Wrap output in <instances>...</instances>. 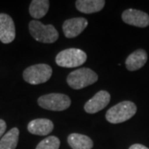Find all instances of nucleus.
<instances>
[{"label": "nucleus", "instance_id": "f257e3e1", "mask_svg": "<svg viewBox=\"0 0 149 149\" xmlns=\"http://www.w3.org/2000/svg\"><path fill=\"white\" fill-rule=\"evenodd\" d=\"M137 106L131 101H123L110 108L105 114L106 119L111 123H121L134 116Z\"/></svg>", "mask_w": 149, "mask_h": 149}, {"label": "nucleus", "instance_id": "f03ea898", "mask_svg": "<svg viewBox=\"0 0 149 149\" xmlns=\"http://www.w3.org/2000/svg\"><path fill=\"white\" fill-rule=\"evenodd\" d=\"M29 32L32 37L40 42L53 43L58 39L57 30L52 24L44 25L37 20L29 22Z\"/></svg>", "mask_w": 149, "mask_h": 149}, {"label": "nucleus", "instance_id": "7ed1b4c3", "mask_svg": "<svg viewBox=\"0 0 149 149\" xmlns=\"http://www.w3.org/2000/svg\"><path fill=\"white\" fill-rule=\"evenodd\" d=\"M87 60L85 52L77 48H69L59 52L56 57V62L59 66L74 68L83 65Z\"/></svg>", "mask_w": 149, "mask_h": 149}, {"label": "nucleus", "instance_id": "20e7f679", "mask_svg": "<svg viewBox=\"0 0 149 149\" xmlns=\"http://www.w3.org/2000/svg\"><path fill=\"white\" fill-rule=\"evenodd\" d=\"M66 80L70 87L80 90L95 83L98 80V74L89 68H80L70 73Z\"/></svg>", "mask_w": 149, "mask_h": 149}, {"label": "nucleus", "instance_id": "39448f33", "mask_svg": "<svg viewBox=\"0 0 149 149\" xmlns=\"http://www.w3.org/2000/svg\"><path fill=\"white\" fill-rule=\"evenodd\" d=\"M52 74V67L47 64H37L27 67L23 71V79L31 85H39L50 80Z\"/></svg>", "mask_w": 149, "mask_h": 149}, {"label": "nucleus", "instance_id": "423d86ee", "mask_svg": "<svg viewBox=\"0 0 149 149\" xmlns=\"http://www.w3.org/2000/svg\"><path fill=\"white\" fill-rule=\"evenodd\" d=\"M38 104L42 109L52 111H63L70 106V99L64 94L52 93L41 96L38 99Z\"/></svg>", "mask_w": 149, "mask_h": 149}, {"label": "nucleus", "instance_id": "0eeeda50", "mask_svg": "<svg viewBox=\"0 0 149 149\" xmlns=\"http://www.w3.org/2000/svg\"><path fill=\"white\" fill-rule=\"evenodd\" d=\"M16 37L13 18L6 13H0V41L4 44L12 42Z\"/></svg>", "mask_w": 149, "mask_h": 149}, {"label": "nucleus", "instance_id": "6e6552de", "mask_svg": "<svg viewBox=\"0 0 149 149\" xmlns=\"http://www.w3.org/2000/svg\"><path fill=\"white\" fill-rule=\"evenodd\" d=\"M123 21L128 25L138 27H146L149 25V15L143 11L129 8L122 14Z\"/></svg>", "mask_w": 149, "mask_h": 149}, {"label": "nucleus", "instance_id": "1a4fd4ad", "mask_svg": "<svg viewBox=\"0 0 149 149\" xmlns=\"http://www.w3.org/2000/svg\"><path fill=\"white\" fill-rule=\"evenodd\" d=\"M110 101V95L108 91H100L93 98L85 103V110L88 113H95L104 109Z\"/></svg>", "mask_w": 149, "mask_h": 149}, {"label": "nucleus", "instance_id": "9d476101", "mask_svg": "<svg viewBox=\"0 0 149 149\" xmlns=\"http://www.w3.org/2000/svg\"><path fill=\"white\" fill-rule=\"evenodd\" d=\"M88 26V21L84 17H74L64 22L62 30L67 38L79 36Z\"/></svg>", "mask_w": 149, "mask_h": 149}, {"label": "nucleus", "instance_id": "9b49d317", "mask_svg": "<svg viewBox=\"0 0 149 149\" xmlns=\"http://www.w3.org/2000/svg\"><path fill=\"white\" fill-rule=\"evenodd\" d=\"M53 128V123L47 118H37L32 120L27 125V130L29 133L39 136H46L50 134Z\"/></svg>", "mask_w": 149, "mask_h": 149}, {"label": "nucleus", "instance_id": "f8f14e48", "mask_svg": "<svg viewBox=\"0 0 149 149\" xmlns=\"http://www.w3.org/2000/svg\"><path fill=\"white\" fill-rule=\"evenodd\" d=\"M148 61L147 52L143 49H139L130 54L126 59L125 65L128 70L134 71L142 68Z\"/></svg>", "mask_w": 149, "mask_h": 149}, {"label": "nucleus", "instance_id": "ddd939ff", "mask_svg": "<svg viewBox=\"0 0 149 149\" xmlns=\"http://www.w3.org/2000/svg\"><path fill=\"white\" fill-rule=\"evenodd\" d=\"M105 1L104 0H77L75 7L83 13H94L100 12L104 7Z\"/></svg>", "mask_w": 149, "mask_h": 149}, {"label": "nucleus", "instance_id": "4468645a", "mask_svg": "<svg viewBox=\"0 0 149 149\" xmlns=\"http://www.w3.org/2000/svg\"><path fill=\"white\" fill-rule=\"evenodd\" d=\"M67 142L72 149H92L94 146L91 139L80 133L70 134Z\"/></svg>", "mask_w": 149, "mask_h": 149}, {"label": "nucleus", "instance_id": "2eb2a0df", "mask_svg": "<svg viewBox=\"0 0 149 149\" xmlns=\"http://www.w3.org/2000/svg\"><path fill=\"white\" fill-rule=\"evenodd\" d=\"M50 7V2L48 0H33L29 7L30 15L36 18H42L47 13Z\"/></svg>", "mask_w": 149, "mask_h": 149}, {"label": "nucleus", "instance_id": "dca6fc26", "mask_svg": "<svg viewBox=\"0 0 149 149\" xmlns=\"http://www.w3.org/2000/svg\"><path fill=\"white\" fill-rule=\"evenodd\" d=\"M19 138V129L13 128L4 134L0 140V149H16Z\"/></svg>", "mask_w": 149, "mask_h": 149}, {"label": "nucleus", "instance_id": "f3484780", "mask_svg": "<svg viewBox=\"0 0 149 149\" xmlns=\"http://www.w3.org/2000/svg\"><path fill=\"white\" fill-rule=\"evenodd\" d=\"M61 142L55 136L47 137L37 144L36 149H59Z\"/></svg>", "mask_w": 149, "mask_h": 149}, {"label": "nucleus", "instance_id": "a211bd4d", "mask_svg": "<svg viewBox=\"0 0 149 149\" xmlns=\"http://www.w3.org/2000/svg\"><path fill=\"white\" fill-rule=\"evenodd\" d=\"M6 128H7V124H6L5 121L3 119H0V138L4 134Z\"/></svg>", "mask_w": 149, "mask_h": 149}, {"label": "nucleus", "instance_id": "6ab92c4d", "mask_svg": "<svg viewBox=\"0 0 149 149\" xmlns=\"http://www.w3.org/2000/svg\"><path fill=\"white\" fill-rule=\"evenodd\" d=\"M129 149H149L147 147H145L144 145H142V144H133V145H132L130 148H129Z\"/></svg>", "mask_w": 149, "mask_h": 149}]
</instances>
